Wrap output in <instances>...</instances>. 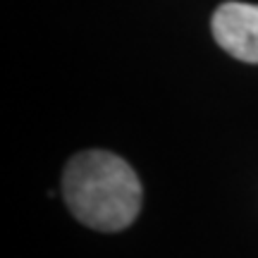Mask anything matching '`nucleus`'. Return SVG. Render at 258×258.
Masks as SVG:
<instances>
[{
    "instance_id": "obj_2",
    "label": "nucleus",
    "mask_w": 258,
    "mask_h": 258,
    "mask_svg": "<svg viewBox=\"0 0 258 258\" xmlns=\"http://www.w3.org/2000/svg\"><path fill=\"white\" fill-rule=\"evenodd\" d=\"M213 38L241 62L258 64V5L225 3L213 15Z\"/></svg>"
},
{
    "instance_id": "obj_1",
    "label": "nucleus",
    "mask_w": 258,
    "mask_h": 258,
    "mask_svg": "<svg viewBox=\"0 0 258 258\" xmlns=\"http://www.w3.org/2000/svg\"><path fill=\"white\" fill-rule=\"evenodd\" d=\"M62 196L79 222L98 232H120L141 211V182L120 156L84 151L74 156L62 175Z\"/></svg>"
}]
</instances>
